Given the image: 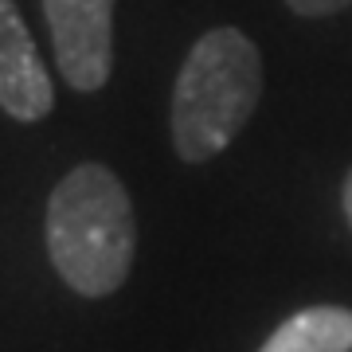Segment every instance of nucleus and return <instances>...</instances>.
<instances>
[{
    "instance_id": "f03ea898",
    "label": "nucleus",
    "mask_w": 352,
    "mask_h": 352,
    "mask_svg": "<svg viewBox=\"0 0 352 352\" xmlns=\"http://www.w3.org/2000/svg\"><path fill=\"white\" fill-rule=\"evenodd\" d=\"M263 98V55L239 28H212L188 47L173 82V149L184 164L219 157Z\"/></svg>"
},
{
    "instance_id": "0eeeda50",
    "label": "nucleus",
    "mask_w": 352,
    "mask_h": 352,
    "mask_svg": "<svg viewBox=\"0 0 352 352\" xmlns=\"http://www.w3.org/2000/svg\"><path fill=\"white\" fill-rule=\"evenodd\" d=\"M340 212H344V219H349V227H352V168H349V176H344V184H340Z\"/></svg>"
},
{
    "instance_id": "39448f33",
    "label": "nucleus",
    "mask_w": 352,
    "mask_h": 352,
    "mask_svg": "<svg viewBox=\"0 0 352 352\" xmlns=\"http://www.w3.org/2000/svg\"><path fill=\"white\" fill-rule=\"evenodd\" d=\"M258 352H352L349 305H305L263 340Z\"/></svg>"
},
{
    "instance_id": "7ed1b4c3",
    "label": "nucleus",
    "mask_w": 352,
    "mask_h": 352,
    "mask_svg": "<svg viewBox=\"0 0 352 352\" xmlns=\"http://www.w3.org/2000/svg\"><path fill=\"white\" fill-rule=\"evenodd\" d=\"M113 4L118 0H43L59 75L78 94H94L110 82Z\"/></svg>"
},
{
    "instance_id": "20e7f679",
    "label": "nucleus",
    "mask_w": 352,
    "mask_h": 352,
    "mask_svg": "<svg viewBox=\"0 0 352 352\" xmlns=\"http://www.w3.org/2000/svg\"><path fill=\"white\" fill-rule=\"evenodd\" d=\"M0 110L24 126H36L55 110V82L43 71L16 0H0Z\"/></svg>"
},
{
    "instance_id": "f257e3e1",
    "label": "nucleus",
    "mask_w": 352,
    "mask_h": 352,
    "mask_svg": "<svg viewBox=\"0 0 352 352\" xmlns=\"http://www.w3.org/2000/svg\"><path fill=\"white\" fill-rule=\"evenodd\" d=\"M43 239L55 274L78 298H110L126 286L138 251V223L122 176L87 161L51 188Z\"/></svg>"
},
{
    "instance_id": "423d86ee",
    "label": "nucleus",
    "mask_w": 352,
    "mask_h": 352,
    "mask_svg": "<svg viewBox=\"0 0 352 352\" xmlns=\"http://www.w3.org/2000/svg\"><path fill=\"white\" fill-rule=\"evenodd\" d=\"M352 0H286V8L294 16H305V20H321V16H337L344 12Z\"/></svg>"
}]
</instances>
